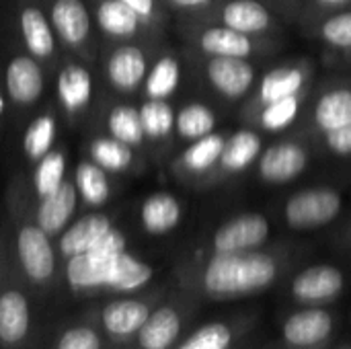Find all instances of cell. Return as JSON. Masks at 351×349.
<instances>
[{
  "label": "cell",
  "mask_w": 351,
  "mask_h": 349,
  "mask_svg": "<svg viewBox=\"0 0 351 349\" xmlns=\"http://www.w3.org/2000/svg\"><path fill=\"white\" fill-rule=\"evenodd\" d=\"M41 349H107V341L95 319L82 306L72 317L53 325Z\"/></svg>",
  "instance_id": "32"
},
{
  "label": "cell",
  "mask_w": 351,
  "mask_h": 349,
  "mask_svg": "<svg viewBox=\"0 0 351 349\" xmlns=\"http://www.w3.org/2000/svg\"><path fill=\"white\" fill-rule=\"evenodd\" d=\"M263 2L269 4L284 21H296L302 4V0H263Z\"/></svg>",
  "instance_id": "43"
},
{
  "label": "cell",
  "mask_w": 351,
  "mask_h": 349,
  "mask_svg": "<svg viewBox=\"0 0 351 349\" xmlns=\"http://www.w3.org/2000/svg\"><path fill=\"white\" fill-rule=\"evenodd\" d=\"M321 138V144L325 146V150L333 156H339V158H350L351 156V123L339 128V130H333V132H327Z\"/></svg>",
  "instance_id": "42"
},
{
  "label": "cell",
  "mask_w": 351,
  "mask_h": 349,
  "mask_svg": "<svg viewBox=\"0 0 351 349\" xmlns=\"http://www.w3.org/2000/svg\"><path fill=\"white\" fill-rule=\"evenodd\" d=\"M115 226V216L103 210H84L56 239L58 255L64 261L88 253Z\"/></svg>",
  "instance_id": "26"
},
{
  "label": "cell",
  "mask_w": 351,
  "mask_h": 349,
  "mask_svg": "<svg viewBox=\"0 0 351 349\" xmlns=\"http://www.w3.org/2000/svg\"><path fill=\"white\" fill-rule=\"evenodd\" d=\"M343 210V193L335 187H304L292 193L282 208V220L290 230L308 232L335 222Z\"/></svg>",
  "instance_id": "13"
},
{
  "label": "cell",
  "mask_w": 351,
  "mask_h": 349,
  "mask_svg": "<svg viewBox=\"0 0 351 349\" xmlns=\"http://www.w3.org/2000/svg\"><path fill=\"white\" fill-rule=\"evenodd\" d=\"M218 130V113L199 99L181 103L175 111V142L185 146Z\"/></svg>",
  "instance_id": "37"
},
{
  "label": "cell",
  "mask_w": 351,
  "mask_h": 349,
  "mask_svg": "<svg viewBox=\"0 0 351 349\" xmlns=\"http://www.w3.org/2000/svg\"><path fill=\"white\" fill-rule=\"evenodd\" d=\"M265 349H278V348H269V346H265ZM280 349H284V348H280Z\"/></svg>",
  "instance_id": "50"
},
{
  "label": "cell",
  "mask_w": 351,
  "mask_h": 349,
  "mask_svg": "<svg viewBox=\"0 0 351 349\" xmlns=\"http://www.w3.org/2000/svg\"><path fill=\"white\" fill-rule=\"evenodd\" d=\"M185 218L183 202L171 191L148 193L138 208L140 230L148 237L160 239L175 232Z\"/></svg>",
  "instance_id": "31"
},
{
  "label": "cell",
  "mask_w": 351,
  "mask_h": 349,
  "mask_svg": "<svg viewBox=\"0 0 351 349\" xmlns=\"http://www.w3.org/2000/svg\"><path fill=\"white\" fill-rule=\"evenodd\" d=\"M339 317L329 306H298L280 321V348L329 349Z\"/></svg>",
  "instance_id": "15"
},
{
  "label": "cell",
  "mask_w": 351,
  "mask_h": 349,
  "mask_svg": "<svg viewBox=\"0 0 351 349\" xmlns=\"http://www.w3.org/2000/svg\"><path fill=\"white\" fill-rule=\"evenodd\" d=\"M263 148L265 146H263L261 132H257L251 125L228 134L226 144L222 148V154H220V158L216 163V169L212 171L206 187L224 183V181L237 177V175L247 173L251 167H255V163H257L259 154L263 152Z\"/></svg>",
  "instance_id": "25"
},
{
  "label": "cell",
  "mask_w": 351,
  "mask_h": 349,
  "mask_svg": "<svg viewBox=\"0 0 351 349\" xmlns=\"http://www.w3.org/2000/svg\"><path fill=\"white\" fill-rule=\"evenodd\" d=\"M53 33L66 53L78 56L97 66L101 39L97 35L88 0H41Z\"/></svg>",
  "instance_id": "11"
},
{
  "label": "cell",
  "mask_w": 351,
  "mask_h": 349,
  "mask_svg": "<svg viewBox=\"0 0 351 349\" xmlns=\"http://www.w3.org/2000/svg\"><path fill=\"white\" fill-rule=\"evenodd\" d=\"M0 82L8 107V130L21 125L45 103L51 88V72L16 43L0 51Z\"/></svg>",
  "instance_id": "4"
},
{
  "label": "cell",
  "mask_w": 351,
  "mask_h": 349,
  "mask_svg": "<svg viewBox=\"0 0 351 349\" xmlns=\"http://www.w3.org/2000/svg\"><path fill=\"white\" fill-rule=\"evenodd\" d=\"M162 41H125L101 45L97 70L105 93L121 99L140 97L152 58Z\"/></svg>",
  "instance_id": "8"
},
{
  "label": "cell",
  "mask_w": 351,
  "mask_h": 349,
  "mask_svg": "<svg viewBox=\"0 0 351 349\" xmlns=\"http://www.w3.org/2000/svg\"><path fill=\"white\" fill-rule=\"evenodd\" d=\"M88 128H95V132L107 134L115 140H121L136 150L148 154V144L140 119L138 103H132L130 99L105 95L97 107V113Z\"/></svg>",
  "instance_id": "21"
},
{
  "label": "cell",
  "mask_w": 351,
  "mask_h": 349,
  "mask_svg": "<svg viewBox=\"0 0 351 349\" xmlns=\"http://www.w3.org/2000/svg\"><path fill=\"white\" fill-rule=\"evenodd\" d=\"M0 245L4 257L31 292L49 304L60 292L64 263L58 255L56 241L35 220V197L25 171H14L6 185Z\"/></svg>",
  "instance_id": "1"
},
{
  "label": "cell",
  "mask_w": 351,
  "mask_h": 349,
  "mask_svg": "<svg viewBox=\"0 0 351 349\" xmlns=\"http://www.w3.org/2000/svg\"><path fill=\"white\" fill-rule=\"evenodd\" d=\"M255 37H282L284 19L263 0H222L199 16Z\"/></svg>",
  "instance_id": "18"
},
{
  "label": "cell",
  "mask_w": 351,
  "mask_h": 349,
  "mask_svg": "<svg viewBox=\"0 0 351 349\" xmlns=\"http://www.w3.org/2000/svg\"><path fill=\"white\" fill-rule=\"evenodd\" d=\"M286 249H255L228 255H195L185 261L173 284L199 302H234L271 290L290 269Z\"/></svg>",
  "instance_id": "2"
},
{
  "label": "cell",
  "mask_w": 351,
  "mask_h": 349,
  "mask_svg": "<svg viewBox=\"0 0 351 349\" xmlns=\"http://www.w3.org/2000/svg\"><path fill=\"white\" fill-rule=\"evenodd\" d=\"M348 8H351V0H302L296 21L300 25H306V23H313L329 12L348 10Z\"/></svg>",
  "instance_id": "41"
},
{
  "label": "cell",
  "mask_w": 351,
  "mask_h": 349,
  "mask_svg": "<svg viewBox=\"0 0 351 349\" xmlns=\"http://www.w3.org/2000/svg\"><path fill=\"white\" fill-rule=\"evenodd\" d=\"M308 107V123L315 136L348 125L351 123V82L325 84Z\"/></svg>",
  "instance_id": "28"
},
{
  "label": "cell",
  "mask_w": 351,
  "mask_h": 349,
  "mask_svg": "<svg viewBox=\"0 0 351 349\" xmlns=\"http://www.w3.org/2000/svg\"><path fill=\"white\" fill-rule=\"evenodd\" d=\"M70 167H68V148L66 144H56L39 163H35L25 175H27V183L29 189L37 200H43L47 195H51L62 181L70 175Z\"/></svg>",
  "instance_id": "36"
},
{
  "label": "cell",
  "mask_w": 351,
  "mask_h": 349,
  "mask_svg": "<svg viewBox=\"0 0 351 349\" xmlns=\"http://www.w3.org/2000/svg\"><path fill=\"white\" fill-rule=\"evenodd\" d=\"M4 286L0 294V349H41L47 335L45 309L4 257Z\"/></svg>",
  "instance_id": "3"
},
{
  "label": "cell",
  "mask_w": 351,
  "mask_h": 349,
  "mask_svg": "<svg viewBox=\"0 0 351 349\" xmlns=\"http://www.w3.org/2000/svg\"><path fill=\"white\" fill-rule=\"evenodd\" d=\"M101 88L103 82L95 64L66 51L62 53L51 74V99L62 119L72 130H88L97 107L105 97V93L101 95Z\"/></svg>",
  "instance_id": "5"
},
{
  "label": "cell",
  "mask_w": 351,
  "mask_h": 349,
  "mask_svg": "<svg viewBox=\"0 0 351 349\" xmlns=\"http://www.w3.org/2000/svg\"><path fill=\"white\" fill-rule=\"evenodd\" d=\"M2 286H4V261H2V245H0V294H2Z\"/></svg>",
  "instance_id": "46"
},
{
  "label": "cell",
  "mask_w": 351,
  "mask_h": 349,
  "mask_svg": "<svg viewBox=\"0 0 351 349\" xmlns=\"http://www.w3.org/2000/svg\"><path fill=\"white\" fill-rule=\"evenodd\" d=\"M134 12H138L152 29L165 35L167 27L171 25V12L162 6L160 0H121Z\"/></svg>",
  "instance_id": "39"
},
{
  "label": "cell",
  "mask_w": 351,
  "mask_h": 349,
  "mask_svg": "<svg viewBox=\"0 0 351 349\" xmlns=\"http://www.w3.org/2000/svg\"><path fill=\"white\" fill-rule=\"evenodd\" d=\"M82 154L90 158L95 165H99L101 169H105L107 173H111L113 177L140 175L146 169V156H148L136 150L134 146L101 132H93L86 138Z\"/></svg>",
  "instance_id": "27"
},
{
  "label": "cell",
  "mask_w": 351,
  "mask_h": 349,
  "mask_svg": "<svg viewBox=\"0 0 351 349\" xmlns=\"http://www.w3.org/2000/svg\"><path fill=\"white\" fill-rule=\"evenodd\" d=\"M179 31L189 51L197 58L257 60L280 49V37H255L206 19L179 21Z\"/></svg>",
  "instance_id": "7"
},
{
  "label": "cell",
  "mask_w": 351,
  "mask_h": 349,
  "mask_svg": "<svg viewBox=\"0 0 351 349\" xmlns=\"http://www.w3.org/2000/svg\"><path fill=\"white\" fill-rule=\"evenodd\" d=\"M140 119L148 144V154L160 156L175 144V111L173 101L140 99Z\"/></svg>",
  "instance_id": "33"
},
{
  "label": "cell",
  "mask_w": 351,
  "mask_h": 349,
  "mask_svg": "<svg viewBox=\"0 0 351 349\" xmlns=\"http://www.w3.org/2000/svg\"><path fill=\"white\" fill-rule=\"evenodd\" d=\"M183 78H185L183 56L171 45L160 43V47L152 58L144 86L140 91V99L173 101L183 86Z\"/></svg>",
  "instance_id": "29"
},
{
  "label": "cell",
  "mask_w": 351,
  "mask_h": 349,
  "mask_svg": "<svg viewBox=\"0 0 351 349\" xmlns=\"http://www.w3.org/2000/svg\"><path fill=\"white\" fill-rule=\"evenodd\" d=\"M269 239H271L269 218L261 212H243L218 224L197 255L247 253L267 247Z\"/></svg>",
  "instance_id": "16"
},
{
  "label": "cell",
  "mask_w": 351,
  "mask_h": 349,
  "mask_svg": "<svg viewBox=\"0 0 351 349\" xmlns=\"http://www.w3.org/2000/svg\"><path fill=\"white\" fill-rule=\"evenodd\" d=\"M4 19L12 43L37 58L51 74L64 53L41 0H6Z\"/></svg>",
  "instance_id": "10"
},
{
  "label": "cell",
  "mask_w": 351,
  "mask_h": 349,
  "mask_svg": "<svg viewBox=\"0 0 351 349\" xmlns=\"http://www.w3.org/2000/svg\"><path fill=\"white\" fill-rule=\"evenodd\" d=\"M311 165V148L296 138H284L259 154L255 167L257 177L265 185H288L306 173Z\"/></svg>",
  "instance_id": "22"
},
{
  "label": "cell",
  "mask_w": 351,
  "mask_h": 349,
  "mask_svg": "<svg viewBox=\"0 0 351 349\" xmlns=\"http://www.w3.org/2000/svg\"><path fill=\"white\" fill-rule=\"evenodd\" d=\"M302 27L313 39L321 41L327 49L339 51L343 56L351 51V8L329 12Z\"/></svg>",
  "instance_id": "38"
},
{
  "label": "cell",
  "mask_w": 351,
  "mask_h": 349,
  "mask_svg": "<svg viewBox=\"0 0 351 349\" xmlns=\"http://www.w3.org/2000/svg\"><path fill=\"white\" fill-rule=\"evenodd\" d=\"M313 80H315V64L306 58L288 60V62H282V64L261 72L255 88L243 103L241 119L245 121L257 109H261L274 101L311 91Z\"/></svg>",
  "instance_id": "12"
},
{
  "label": "cell",
  "mask_w": 351,
  "mask_h": 349,
  "mask_svg": "<svg viewBox=\"0 0 351 349\" xmlns=\"http://www.w3.org/2000/svg\"><path fill=\"white\" fill-rule=\"evenodd\" d=\"M6 130H8V107H6V99H4V91L0 82V144H2Z\"/></svg>",
  "instance_id": "44"
},
{
  "label": "cell",
  "mask_w": 351,
  "mask_h": 349,
  "mask_svg": "<svg viewBox=\"0 0 351 349\" xmlns=\"http://www.w3.org/2000/svg\"><path fill=\"white\" fill-rule=\"evenodd\" d=\"M204 302L171 282L169 294L154 309L128 349H175L189 333Z\"/></svg>",
  "instance_id": "9"
},
{
  "label": "cell",
  "mask_w": 351,
  "mask_h": 349,
  "mask_svg": "<svg viewBox=\"0 0 351 349\" xmlns=\"http://www.w3.org/2000/svg\"><path fill=\"white\" fill-rule=\"evenodd\" d=\"M64 119L53 103V99H47L14 134L19 144L21 160L27 169H31L35 163H39L56 144L60 136Z\"/></svg>",
  "instance_id": "24"
},
{
  "label": "cell",
  "mask_w": 351,
  "mask_h": 349,
  "mask_svg": "<svg viewBox=\"0 0 351 349\" xmlns=\"http://www.w3.org/2000/svg\"><path fill=\"white\" fill-rule=\"evenodd\" d=\"M343 269L331 263H315L298 269L288 284V294L296 306H329L346 292Z\"/></svg>",
  "instance_id": "19"
},
{
  "label": "cell",
  "mask_w": 351,
  "mask_h": 349,
  "mask_svg": "<svg viewBox=\"0 0 351 349\" xmlns=\"http://www.w3.org/2000/svg\"><path fill=\"white\" fill-rule=\"evenodd\" d=\"M346 62H348V64L351 66V51H350V53H346Z\"/></svg>",
  "instance_id": "49"
},
{
  "label": "cell",
  "mask_w": 351,
  "mask_h": 349,
  "mask_svg": "<svg viewBox=\"0 0 351 349\" xmlns=\"http://www.w3.org/2000/svg\"><path fill=\"white\" fill-rule=\"evenodd\" d=\"M329 349H351V344H341V346H335V348H329Z\"/></svg>",
  "instance_id": "47"
},
{
  "label": "cell",
  "mask_w": 351,
  "mask_h": 349,
  "mask_svg": "<svg viewBox=\"0 0 351 349\" xmlns=\"http://www.w3.org/2000/svg\"><path fill=\"white\" fill-rule=\"evenodd\" d=\"M230 349H265V346H261L259 341H257V337H255V333L253 335H249V337H245L241 344H237L234 348Z\"/></svg>",
  "instance_id": "45"
},
{
  "label": "cell",
  "mask_w": 351,
  "mask_h": 349,
  "mask_svg": "<svg viewBox=\"0 0 351 349\" xmlns=\"http://www.w3.org/2000/svg\"><path fill=\"white\" fill-rule=\"evenodd\" d=\"M311 99V91L298 93L280 101H274L261 109H257L251 117L245 119L247 125L255 128L261 134H284L294 128L300 115L306 111Z\"/></svg>",
  "instance_id": "35"
},
{
  "label": "cell",
  "mask_w": 351,
  "mask_h": 349,
  "mask_svg": "<svg viewBox=\"0 0 351 349\" xmlns=\"http://www.w3.org/2000/svg\"><path fill=\"white\" fill-rule=\"evenodd\" d=\"M160 2L171 12V16L185 21V19H199L208 14L222 0H160Z\"/></svg>",
  "instance_id": "40"
},
{
  "label": "cell",
  "mask_w": 351,
  "mask_h": 349,
  "mask_svg": "<svg viewBox=\"0 0 351 349\" xmlns=\"http://www.w3.org/2000/svg\"><path fill=\"white\" fill-rule=\"evenodd\" d=\"M72 179L84 210H103L115 197V177L84 154L74 163Z\"/></svg>",
  "instance_id": "34"
},
{
  "label": "cell",
  "mask_w": 351,
  "mask_h": 349,
  "mask_svg": "<svg viewBox=\"0 0 351 349\" xmlns=\"http://www.w3.org/2000/svg\"><path fill=\"white\" fill-rule=\"evenodd\" d=\"M107 349H111V348H107Z\"/></svg>",
  "instance_id": "51"
},
{
  "label": "cell",
  "mask_w": 351,
  "mask_h": 349,
  "mask_svg": "<svg viewBox=\"0 0 351 349\" xmlns=\"http://www.w3.org/2000/svg\"><path fill=\"white\" fill-rule=\"evenodd\" d=\"M80 195L70 173L51 195L35 202V220L56 241L80 214Z\"/></svg>",
  "instance_id": "30"
},
{
  "label": "cell",
  "mask_w": 351,
  "mask_h": 349,
  "mask_svg": "<svg viewBox=\"0 0 351 349\" xmlns=\"http://www.w3.org/2000/svg\"><path fill=\"white\" fill-rule=\"evenodd\" d=\"M259 313L243 311L226 317L212 319L199 327H191L189 333L175 349H230L245 337L253 335L259 325Z\"/></svg>",
  "instance_id": "20"
},
{
  "label": "cell",
  "mask_w": 351,
  "mask_h": 349,
  "mask_svg": "<svg viewBox=\"0 0 351 349\" xmlns=\"http://www.w3.org/2000/svg\"><path fill=\"white\" fill-rule=\"evenodd\" d=\"M88 8L101 45L125 41H162V33L152 29L121 0H88Z\"/></svg>",
  "instance_id": "17"
},
{
  "label": "cell",
  "mask_w": 351,
  "mask_h": 349,
  "mask_svg": "<svg viewBox=\"0 0 351 349\" xmlns=\"http://www.w3.org/2000/svg\"><path fill=\"white\" fill-rule=\"evenodd\" d=\"M197 72L206 86L226 103H245L261 72L255 60L247 58H197Z\"/></svg>",
  "instance_id": "14"
},
{
  "label": "cell",
  "mask_w": 351,
  "mask_h": 349,
  "mask_svg": "<svg viewBox=\"0 0 351 349\" xmlns=\"http://www.w3.org/2000/svg\"><path fill=\"white\" fill-rule=\"evenodd\" d=\"M169 290H171V284H160V286L146 288L134 294L88 302L84 304V309L103 331L107 348L128 349L134 341V337L138 335V331L154 313V309L169 294Z\"/></svg>",
  "instance_id": "6"
},
{
  "label": "cell",
  "mask_w": 351,
  "mask_h": 349,
  "mask_svg": "<svg viewBox=\"0 0 351 349\" xmlns=\"http://www.w3.org/2000/svg\"><path fill=\"white\" fill-rule=\"evenodd\" d=\"M348 247H350V251H351V226H350V230H348Z\"/></svg>",
  "instance_id": "48"
},
{
  "label": "cell",
  "mask_w": 351,
  "mask_h": 349,
  "mask_svg": "<svg viewBox=\"0 0 351 349\" xmlns=\"http://www.w3.org/2000/svg\"><path fill=\"white\" fill-rule=\"evenodd\" d=\"M228 134L216 130L195 142L181 146V150L171 160V173L177 181L185 185H199L206 187L216 163L222 154Z\"/></svg>",
  "instance_id": "23"
}]
</instances>
